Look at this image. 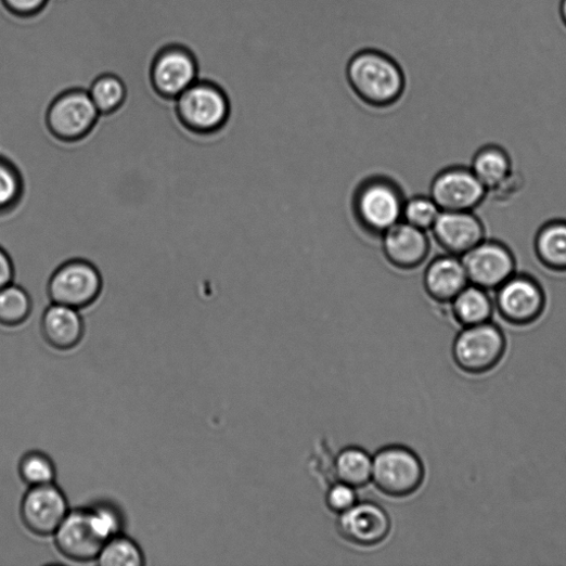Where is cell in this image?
<instances>
[{
  "mask_svg": "<svg viewBox=\"0 0 566 566\" xmlns=\"http://www.w3.org/2000/svg\"><path fill=\"white\" fill-rule=\"evenodd\" d=\"M334 471L338 481L362 488L372 480L373 458L359 446H349L338 452Z\"/></svg>",
  "mask_w": 566,
  "mask_h": 566,
  "instance_id": "7402d4cb",
  "label": "cell"
},
{
  "mask_svg": "<svg viewBox=\"0 0 566 566\" xmlns=\"http://www.w3.org/2000/svg\"><path fill=\"white\" fill-rule=\"evenodd\" d=\"M440 208L428 195H415L406 200L402 220L424 232H430L436 222Z\"/></svg>",
  "mask_w": 566,
  "mask_h": 566,
  "instance_id": "4316f807",
  "label": "cell"
},
{
  "mask_svg": "<svg viewBox=\"0 0 566 566\" xmlns=\"http://www.w3.org/2000/svg\"><path fill=\"white\" fill-rule=\"evenodd\" d=\"M448 306L452 317L463 327L492 321L496 312L492 293L472 283Z\"/></svg>",
  "mask_w": 566,
  "mask_h": 566,
  "instance_id": "44dd1931",
  "label": "cell"
},
{
  "mask_svg": "<svg viewBox=\"0 0 566 566\" xmlns=\"http://www.w3.org/2000/svg\"><path fill=\"white\" fill-rule=\"evenodd\" d=\"M124 520L115 505L101 503L69 512L54 532L56 548L77 562L97 559L105 543L121 535Z\"/></svg>",
  "mask_w": 566,
  "mask_h": 566,
  "instance_id": "6da1fadb",
  "label": "cell"
},
{
  "mask_svg": "<svg viewBox=\"0 0 566 566\" xmlns=\"http://www.w3.org/2000/svg\"><path fill=\"white\" fill-rule=\"evenodd\" d=\"M22 479L29 487L54 484L55 467L51 459L41 451H29L20 463Z\"/></svg>",
  "mask_w": 566,
  "mask_h": 566,
  "instance_id": "83f0119b",
  "label": "cell"
},
{
  "mask_svg": "<svg viewBox=\"0 0 566 566\" xmlns=\"http://www.w3.org/2000/svg\"><path fill=\"white\" fill-rule=\"evenodd\" d=\"M100 115L117 111L125 102L127 89L124 81L115 75L99 77L88 91Z\"/></svg>",
  "mask_w": 566,
  "mask_h": 566,
  "instance_id": "484cf974",
  "label": "cell"
},
{
  "mask_svg": "<svg viewBox=\"0 0 566 566\" xmlns=\"http://www.w3.org/2000/svg\"><path fill=\"white\" fill-rule=\"evenodd\" d=\"M506 339L501 327L492 321L465 326L452 345L458 366L469 374H484L502 360Z\"/></svg>",
  "mask_w": 566,
  "mask_h": 566,
  "instance_id": "ba28073f",
  "label": "cell"
},
{
  "mask_svg": "<svg viewBox=\"0 0 566 566\" xmlns=\"http://www.w3.org/2000/svg\"><path fill=\"white\" fill-rule=\"evenodd\" d=\"M24 191V179L18 167L0 155V215L13 211L20 205Z\"/></svg>",
  "mask_w": 566,
  "mask_h": 566,
  "instance_id": "d4e9b609",
  "label": "cell"
},
{
  "mask_svg": "<svg viewBox=\"0 0 566 566\" xmlns=\"http://www.w3.org/2000/svg\"><path fill=\"white\" fill-rule=\"evenodd\" d=\"M430 233L445 253L459 257L487 239L486 224L475 210H441Z\"/></svg>",
  "mask_w": 566,
  "mask_h": 566,
  "instance_id": "4fadbf2b",
  "label": "cell"
},
{
  "mask_svg": "<svg viewBox=\"0 0 566 566\" xmlns=\"http://www.w3.org/2000/svg\"><path fill=\"white\" fill-rule=\"evenodd\" d=\"M40 330L49 346L70 350L81 343L85 335V317L78 309L50 304L41 314Z\"/></svg>",
  "mask_w": 566,
  "mask_h": 566,
  "instance_id": "d6986e66",
  "label": "cell"
},
{
  "mask_svg": "<svg viewBox=\"0 0 566 566\" xmlns=\"http://www.w3.org/2000/svg\"><path fill=\"white\" fill-rule=\"evenodd\" d=\"M15 281V265L5 248L0 246V290Z\"/></svg>",
  "mask_w": 566,
  "mask_h": 566,
  "instance_id": "f546056e",
  "label": "cell"
},
{
  "mask_svg": "<svg viewBox=\"0 0 566 566\" xmlns=\"http://www.w3.org/2000/svg\"><path fill=\"white\" fill-rule=\"evenodd\" d=\"M468 285L462 257L445 253L432 259L424 270L425 293L439 305H449Z\"/></svg>",
  "mask_w": 566,
  "mask_h": 566,
  "instance_id": "e0dca14e",
  "label": "cell"
},
{
  "mask_svg": "<svg viewBox=\"0 0 566 566\" xmlns=\"http://www.w3.org/2000/svg\"><path fill=\"white\" fill-rule=\"evenodd\" d=\"M424 478V464L410 447L388 445L373 458L372 480L380 491L389 497L414 494L422 487Z\"/></svg>",
  "mask_w": 566,
  "mask_h": 566,
  "instance_id": "277c9868",
  "label": "cell"
},
{
  "mask_svg": "<svg viewBox=\"0 0 566 566\" xmlns=\"http://www.w3.org/2000/svg\"><path fill=\"white\" fill-rule=\"evenodd\" d=\"M100 112L86 90H70L56 98L48 110L47 126L63 142L87 137L95 126Z\"/></svg>",
  "mask_w": 566,
  "mask_h": 566,
  "instance_id": "9c48e42d",
  "label": "cell"
},
{
  "mask_svg": "<svg viewBox=\"0 0 566 566\" xmlns=\"http://www.w3.org/2000/svg\"><path fill=\"white\" fill-rule=\"evenodd\" d=\"M34 312V301L29 293L13 282L0 290V324L18 326L25 323Z\"/></svg>",
  "mask_w": 566,
  "mask_h": 566,
  "instance_id": "603a6c76",
  "label": "cell"
},
{
  "mask_svg": "<svg viewBox=\"0 0 566 566\" xmlns=\"http://www.w3.org/2000/svg\"><path fill=\"white\" fill-rule=\"evenodd\" d=\"M152 81L160 95L168 99H178L198 81V70L194 56L182 47L164 49L154 61Z\"/></svg>",
  "mask_w": 566,
  "mask_h": 566,
  "instance_id": "9a60e30c",
  "label": "cell"
},
{
  "mask_svg": "<svg viewBox=\"0 0 566 566\" xmlns=\"http://www.w3.org/2000/svg\"><path fill=\"white\" fill-rule=\"evenodd\" d=\"M404 202L401 189L391 180L371 178L358 188L353 210L365 231L381 236L402 220Z\"/></svg>",
  "mask_w": 566,
  "mask_h": 566,
  "instance_id": "3957f363",
  "label": "cell"
},
{
  "mask_svg": "<svg viewBox=\"0 0 566 566\" xmlns=\"http://www.w3.org/2000/svg\"><path fill=\"white\" fill-rule=\"evenodd\" d=\"M103 290L99 269L85 259H72L51 274L48 297L51 304L68 306L80 311L91 307Z\"/></svg>",
  "mask_w": 566,
  "mask_h": 566,
  "instance_id": "52a82bcc",
  "label": "cell"
},
{
  "mask_svg": "<svg viewBox=\"0 0 566 566\" xmlns=\"http://www.w3.org/2000/svg\"><path fill=\"white\" fill-rule=\"evenodd\" d=\"M97 561L101 566H142L145 563L138 543L124 535L111 538L101 550Z\"/></svg>",
  "mask_w": 566,
  "mask_h": 566,
  "instance_id": "cb8c5ba5",
  "label": "cell"
},
{
  "mask_svg": "<svg viewBox=\"0 0 566 566\" xmlns=\"http://www.w3.org/2000/svg\"><path fill=\"white\" fill-rule=\"evenodd\" d=\"M492 294L496 312L506 323L516 326L533 324L548 306L542 283L528 272H516Z\"/></svg>",
  "mask_w": 566,
  "mask_h": 566,
  "instance_id": "8992f818",
  "label": "cell"
},
{
  "mask_svg": "<svg viewBox=\"0 0 566 566\" xmlns=\"http://www.w3.org/2000/svg\"><path fill=\"white\" fill-rule=\"evenodd\" d=\"M429 195L440 210L449 211H476L488 198L486 188L465 165L440 169L432 180Z\"/></svg>",
  "mask_w": 566,
  "mask_h": 566,
  "instance_id": "8fae6325",
  "label": "cell"
},
{
  "mask_svg": "<svg viewBox=\"0 0 566 566\" xmlns=\"http://www.w3.org/2000/svg\"><path fill=\"white\" fill-rule=\"evenodd\" d=\"M533 254L545 270L566 273V219L553 218L540 226L533 239Z\"/></svg>",
  "mask_w": 566,
  "mask_h": 566,
  "instance_id": "ffe728a7",
  "label": "cell"
},
{
  "mask_svg": "<svg viewBox=\"0 0 566 566\" xmlns=\"http://www.w3.org/2000/svg\"><path fill=\"white\" fill-rule=\"evenodd\" d=\"M4 2L11 11L18 15H31L40 11L47 0H4Z\"/></svg>",
  "mask_w": 566,
  "mask_h": 566,
  "instance_id": "4dcf8cb0",
  "label": "cell"
},
{
  "mask_svg": "<svg viewBox=\"0 0 566 566\" xmlns=\"http://www.w3.org/2000/svg\"><path fill=\"white\" fill-rule=\"evenodd\" d=\"M469 167L486 188L488 197L499 194L512 183L523 179L516 171L511 153L496 143H488L479 147L474 154Z\"/></svg>",
  "mask_w": 566,
  "mask_h": 566,
  "instance_id": "ac0fdd59",
  "label": "cell"
},
{
  "mask_svg": "<svg viewBox=\"0 0 566 566\" xmlns=\"http://www.w3.org/2000/svg\"><path fill=\"white\" fill-rule=\"evenodd\" d=\"M325 500L331 512L342 515L358 502V497L355 487L337 481L327 490Z\"/></svg>",
  "mask_w": 566,
  "mask_h": 566,
  "instance_id": "f1b7e54d",
  "label": "cell"
},
{
  "mask_svg": "<svg viewBox=\"0 0 566 566\" xmlns=\"http://www.w3.org/2000/svg\"><path fill=\"white\" fill-rule=\"evenodd\" d=\"M382 249L386 260L402 270L423 265L430 253L427 232L401 220L382 235Z\"/></svg>",
  "mask_w": 566,
  "mask_h": 566,
  "instance_id": "2e32d148",
  "label": "cell"
},
{
  "mask_svg": "<svg viewBox=\"0 0 566 566\" xmlns=\"http://www.w3.org/2000/svg\"><path fill=\"white\" fill-rule=\"evenodd\" d=\"M337 532L349 543L372 548L384 542L390 533L391 522L385 509L376 502H357L339 515Z\"/></svg>",
  "mask_w": 566,
  "mask_h": 566,
  "instance_id": "5bb4252c",
  "label": "cell"
},
{
  "mask_svg": "<svg viewBox=\"0 0 566 566\" xmlns=\"http://www.w3.org/2000/svg\"><path fill=\"white\" fill-rule=\"evenodd\" d=\"M469 283L493 293L518 272L517 257L511 246L488 237L462 257Z\"/></svg>",
  "mask_w": 566,
  "mask_h": 566,
  "instance_id": "30bf717a",
  "label": "cell"
},
{
  "mask_svg": "<svg viewBox=\"0 0 566 566\" xmlns=\"http://www.w3.org/2000/svg\"><path fill=\"white\" fill-rule=\"evenodd\" d=\"M559 15H561V18H562L564 25L566 26V0H561Z\"/></svg>",
  "mask_w": 566,
  "mask_h": 566,
  "instance_id": "1f68e13d",
  "label": "cell"
},
{
  "mask_svg": "<svg viewBox=\"0 0 566 566\" xmlns=\"http://www.w3.org/2000/svg\"><path fill=\"white\" fill-rule=\"evenodd\" d=\"M179 117L192 132L211 136L221 132L231 119V103L217 86L196 81L177 99Z\"/></svg>",
  "mask_w": 566,
  "mask_h": 566,
  "instance_id": "5b68a950",
  "label": "cell"
},
{
  "mask_svg": "<svg viewBox=\"0 0 566 566\" xmlns=\"http://www.w3.org/2000/svg\"><path fill=\"white\" fill-rule=\"evenodd\" d=\"M348 80L357 97L376 110L398 103L406 87L399 65L376 50H364L353 56L348 66Z\"/></svg>",
  "mask_w": 566,
  "mask_h": 566,
  "instance_id": "7a4b0ae2",
  "label": "cell"
},
{
  "mask_svg": "<svg viewBox=\"0 0 566 566\" xmlns=\"http://www.w3.org/2000/svg\"><path fill=\"white\" fill-rule=\"evenodd\" d=\"M69 512L64 491L54 484L29 487L21 506L25 526L42 537L54 535Z\"/></svg>",
  "mask_w": 566,
  "mask_h": 566,
  "instance_id": "7c38bea8",
  "label": "cell"
}]
</instances>
